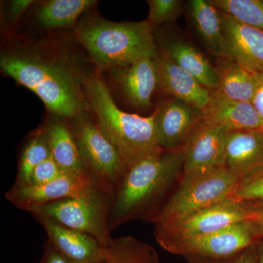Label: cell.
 <instances>
[{
	"label": "cell",
	"instance_id": "7402d4cb",
	"mask_svg": "<svg viewBox=\"0 0 263 263\" xmlns=\"http://www.w3.org/2000/svg\"><path fill=\"white\" fill-rule=\"evenodd\" d=\"M190 9L202 41L214 56L224 59V37L221 12L205 0H192Z\"/></svg>",
	"mask_w": 263,
	"mask_h": 263
},
{
	"label": "cell",
	"instance_id": "3957f363",
	"mask_svg": "<svg viewBox=\"0 0 263 263\" xmlns=\"http://www.w3.org/2000/svg\"><path fill=\"white\" fill-rule=\"evenodd\" d=\"M76 40L99 72L129 65L142 57L158 56L153 27L148 21L114 22L85 14L75 27Z\"/></svg>",
	"mask_w": 263,
	"mask_h": 263
},
{
	"label": "cell",
	"instance_id": "603a6c76",
	"mask_svg": "<svg viewBox=\"0 0 263 263\" xmlns=\"http://www.w3.org/2000/svg\"><path fill=\"white\" fill-rule=\"evenodd\" d=\"M215 69L218 76L216 90L233 100L252 101L257 84L255 74L227 59H220Z\"/></svg>",
	"mask_w": 263,
	"mask_h": 263
},
{
	"label": "cell",
	"instance_id": "e575fe53",
	"mask_svg": "<svg viewBox=\"0 0 263 263\" xmlns=\"http://www.w3.org/2000/svg\"><path fill=\"white\" fill-rule=\"evenodd\" d=\"M189 263H229V260H214V259H209L199 258L195 257H187L184 258Z\"/></svg>",
	"mask_w": 263,
	"mask_h": 263
},
{
	"label": "cell",
	"instance_id": "484cf974",
	"mask_svg": "<svg viewBox=\"0 0 263 263\" xmlns=\"http://www.w3.org/2000/svg\"><path fill=\"white\" fill-rule=\"evenodd\" d=\"M210 3L239 23L263 31L262 0H211Z\"/></svg>",
	"mask_w": 263,
	"mask_h": 263
},
{
	"label": "cell",
	"instance_id": "2e32d148",
	"mask_svg": "<svg viewBox=\"0 0 263 263\" xmlns=\"http://www.w3.org/2000/svg\"><path fill=\"white\" fill-rule=\"evenodd\" d=\"M202 112L204 122L229 133L262 129L260 117L252 102L227 98L217 90L211 91L210 100Z\"/></svg>",
	"mask_w": 263,
	"mask_h": 263
},
{
	"label": "cell",
	"instance_id": "d590c367",
	"mask_svg": "<svg viewBox=\"0 0 263 263\" xmlns=\"http://www.w3.org/2000/svg\"><path fill=\"white\" fill-rule=\"evenodd\" d=\"M258 263H263V240L259 243V260Z\"/></svg>",
	"mask_w": 263,
	"mask_h": 263
},
{
	"label": "cell",
	"instance_id": "f546056e",
	"mask_svg": "<svg viewBox=\"0 0 263 263\" xmlns=\"http://www.w3.org/2000/svg\"><path fill=\"white\" fill-rule=\"evenodd\" d=\"M34 3L32 0H13L10 1L5 13V22L9 25H14L21 17L27 12Z\"/></svg>",
	"mask_w": 263,
	"mask_h": 263
},
{
	"label": "cell",
	"instance_id": "8fae6325",
	"mask_svg": "<svg viewBox=\"0 0 263 263\" xmlns=\"http://www.w3.org/2000/svg\"><path fill=\"white\" fill-rule=\"evenodd\" d=\"M153 114L157 142L167 151L181 149L203 121L201 110L172 98L160 102Z\"/></svg>",
	"mask_w": 263,
	"mask_h": 263
},
{
	"label": "cell",
	"instance_id": "7c38bea8",
	"mask_svg": "<svg viewBox=\"0 0 263 263\" xmlns=\"http://www.w3.org/2000/svg\"><path fill=\"white\" fill-rule=\"evenodd\" d=\"M229 133L222 128L202 121L182 148L184 153L182 176L224 167Z\"/></svg>",
	"mask_w": 263,
	"mask_h": 263
},
{
	"label": "cell",
	"instance_id": "d6986e66",
	"mask_svg": "<svg viewBox=\"0 0 263 263\" xmlns=\"http://www.w3.org/2000/svg\"><path fill=\"white\" fill-rule=\"evenodd\" d=\"M98 2L95 0H48L34 10V22L45 30L76 27L78 22Z\"/></svg>",
	"mask_w": 263,
	"mask_h": 263
},
{
	"label": "cell",
	"instance_id": "9c48e42d",
	"mask_svg": "<svg viewBox=\"0 0 263 263\" xmlns=\"http://www.w3.org/2000/svg\"><path fill=\"white\" fill-rule=\"evenodd\" d=\"M259 240L247 220L196 238L178 240L162 246L170 253L183 257L229 260Z\"/></svg>",
	"mask_w": 263,
	"mask_h": 263
},
{
	"label": "cell",
	"instance_id": "30bf717a",
	"mask_svg": "<svg viewBox=\"0 0 263 263\" xmlns=\"http://www.w3.org/2000/svg\"><path fill=\"white\" fill-rule=\"evenodd\" d=\"M104 191L88 174H64L51 182L42 185H14L6 197L13 205L27 211L62 199L89 195Z\"/></svg>",
	"mask_w": 263,
	"mask_h": 263
},
{
	"label": "cell",
	"instance_id": "f1b7e54d",
	"mask_svg": "<svg viewBox=\"0 0 263 263\" xmlns=\"http://www.w3.org/2000/svg\"><path fill=\"white\" fill-rule=\"evenodd\" d=\"M66 174L60 168L53 157H50L34 170L30 185H42L51 182Z\"/></svg>",
	"mask_w": 263,
	"mask_h": 263
},
{
	"label": "cell",
	"instance_id": "277c9868",
	"mask_svg": "<svg viewBox=\"0 0 263 263\" xmlns=\"http://www.w3.org/2000/svg\"><path fill=\"white\" fill-rule=\"evenodd\" d=\"M84 92L88 106L98 120L97 124L117 148L126 169L164 150L156 137L154 114L141 117L121 110L100 72L90 74L85 82Z\"/></svg>",
	"mask_w": 263,
	"mask_h": 263
},
{
	"label": "cell",
	"instance_id": "7a4b0ae2",
	"mask_svg": "<svg viewBox=\"0 0 263 263\" xmlns=\"http://www.w3.org/2000/svg\"><path fill=\"white\" fill-rule=\"evenodd\" d=\"M184 153L162 150L145 157L126 169L112 195L108 214L110 230L127 221L148 216L182 176Z\"/></svg>",
	"mask_w": 263,
	"mask_h": 263
},
{
	"label": "cell",
	"instance_id": "d4e9b609",
	"mask_svg": "<svg viewBox=\"0 0 263 263\" xmlns=\"http://www.w3.org/2000/svg\"><path fill=\"white\" fill-rule=\"evenodd\" d=\"M51 156L46 128L33 135L24 146L19 162L18 177L15 185L27 186L34 170Z\"/></svg>",
	"mask_w": 263,
	"mask_h": 263
},
{
	"label": "cell",
	"instance_id": "ffe728a7",
	"mask_svg": "<svg viewBox=\"0 0 263 263\" xmlns=\"http://www.w3.org/2000/svg\"><path fill=\"white\" fill-rule=\"evenodd\" d=\"M162 51L204 87L210 91L217 89L218 76L215 67L190 43L182 39L171 40Z\"/></svg>",
	"mask_w": 263,
	"mask_h": 263
},
{
	"label": "cell",
	"instance_id": "4dcf8cb0",
	"mask_svg": "<svg viewBox=\"0 0 263 263\" xmlns=\"http://www.w3.org/2000/svg\"><path fill=\"white\" fill-rule=\"evenodd\" d=\"M249 209L248 219L254 233L259 240H263V206L257 204L245 202Z\"/></svg>",
	"mask_w": 263,
	"mask_h": 263
},
{
	"label": "cell",
	"instance_id": "52a82bcc",
	"mask_svg": "<svg viewBox=\"0 0 263 263\" xmlns=\"http://www.w3.org/2000/svg\"><path fill=\"white\" fill-rule=\"evenodd\" d=\"M70 127L88 174L112 197L126 170L120 154L87 116L72 120Z\"/></svg>",
	"mask_w": 263,
	"mask_h": 263
},
{
	"label": "cell",
	"instance_id": "5bb4252c",
	"mask_svg": "<svg viewBox=\"0 0 263 263\" xmlns=\"http://www.w3.org/2000/svg\"><path fill=\"white\" fill-rule=\"evenodd\" d=\"M221 15L224 59L236 62L252 73L263 74V31L239 23L222 12Z\"/></svg>",
	"mask_w": 263,
	"mask_h": 263
},
{
	"label": "cell",
	"instance_id": "5b68a950",
	"mask_svg": "<svg viewBox=\"0 0 263 263\" xmlns=\"http://www.w3.org/2000/svg\"><path fill=\"white\" fill-rule=\"evenodd\" d=\"M240 181L224 167L182 176L179 187L146 220L155 226L178 220L232 197Z\"/></svg>",
	"mask_w": 263,
	"mask_h": 263
},
{
	"label": "cell",
	"instance_id": "83f0119b",
	"mask_svg": "<svg viewBox=\"0 0 263 263\" xmlns=\"http://www.w3.org/2000/svg\"><path fill=\"white\" fill-rule=\"evenodd\" d=\"M232 198L240 202H263V171L241 180Z\"/></svg>",
	"mask_w": 263,
	"mask_h": 263
},
{
	"label": "cell",
	"instance_id": "8992f818",
	"mask_svg": "<svg viewBox=\"0 0 263 263\" xmlns=\"http://www.w3.org/2000/svg\"><path fill=\"white\" fill-rule=\"evenodd\" d=\"M111 196L103 191L62 199L38 206L28 212L34 217L51 219L67 227L91 235L104 247L111 245L108 214Z\"/></svg>",
	"mask_w": 263,
	"mask_h": 263
},
{
	"label": "cell",
	"instance_id": "44dd1931",
	"mask_svg": "<svg viewBox=\"0 0 263 263\" xmlns=\"http://www.w3.org/2000/svg\"><path fill=\"white\" fill-rule=\"evenodd\" d=\"M51 157L66 174H88L70 127L61 121H53L46 127Z\"/></svg>",
	"mask_w": 263,
	"mask_h": 263
},
{
	"label": "cell",
	"instance_id": "4fadbf2b",
	"mask_svg": "<svg viewBox=\"0 0 263 263\" xmlns=\"http://www.w3.org/2000/svg\"><path fill=\"white\" fill-rule=\"evenodd\" d=\"M158 57H142L110 71L112 79L128 103L138 110L150 108L154 93L158 89Z\"/></svg>",
	"mask_w": 263,
	"mask_h": 263
},
{
	"label": "cell",
	"instance_id": "836d02e7",
	"mask_svg": "<svg viewBox=\"0 0 263 263\" xmlns=\"http://www.w3.org/2000/svg\"><path fill=\"white\" fill-rule=\"evenodd\" d=\"M40 263H75L53 249L49 243L46 245L42 260Z\"/></svg>",
	"mask_w": 263,
	"mask_h": 263
},
{
	"label": "cell",
	"instance_id": "9a60e30c",
	"mask_svg": "<svg viewBox=\"0 0 263 263\" xmlns=\"http://www.w3.org/2000/svg\"><path fill=\"white\" fill-rule=\"evenodd\" d=\"M46 230L48 243L75 263H102L108 257L109 247L91 235L71 229L56 221L34 217Z\"/></svg>",
	"mask_w": 263,
	"mask_h": 263
},
{
	"label": "cell",
	"instance_id": "ac0fdd59",
	"mask_svg": "<svg viewBox=\"0 0 263 263\" xmlns=\"http://www.w3.org/2000/svg\"><path fill=\"white\" fill-rule=\"evenodd\" d=\"M158 89L164 94L193 105L200 110L206 107L211 91L204 87L191 74L176 65L163 51L157 59Z\"/></svg>",
	"mask_w": 263,
	"mask_h": 263
},
{
	"label": "cell",
	"instance_id": "ba28073f",
	"mask_svg": "<svg viewBox=\"0 0 263 263\" xmlns=\"http://www.w3.org/2000/svg\"><path fill=\"white\" fill-rule=\"evenodd\" d=\"M249 215L247 203L230 197L178 220L155 226L156 240L162 247L170 242L203 236L247 220Z\"/></svg>",
	"mask_w": 263,
	"mask_h": 263
},
{
	"label": "cell",
	"instance_id": "d6a6232c",
	"mask_svg": "<svg viewBox=\"0 0 263 263\" xmlns=\"http://www.w3.org/2000/svg\"><path fill=\"white\" fill-rule=\"evenodd\" d=\"M255 76L257 81V88L252 103L260 117L263 129V74H255Z\"/></svg>",
	"mask_w": 263,
	"mask_h": 263
},
{
	"label": "cell",
	"instance_id": "e0dca14e",
	"mask_svg": "<svg viewBox=\"0 0 263 263\" xmlns=\"http://www.w3.org/2000/svg\"><path fill=\"white\" fill-rule=\"evenodd\" d=\"M224 167L243 180L263 171V129L228 135Z\"/></svg>",
	"mask_w": 263,
	"mask_h": 263
},
{
	"label": "cell",
	"instance_id": "4316f807",
	"mask_svg": "<svg viewBox=\"0 0 263 263\" xmlns=\"http://www.w3.org/2000/svg\"><path fill=\"white\" fill-rule=\"evenodd\" d=\"M181 3L180 0H148L149 13L147 21L153 27L176 20L182 13Z\"/></svg>",
	"mask_w": 263,
	"mask_h": 263
},
{
	"label": "cell",
	"instance_id": "6da1fadb",
	"mask_svg": "<svg viewBox=\"0 0 263 263\" xmlns=\"http://www.w3.org/2000/svg\"><path fill=\"white\" fill-rule=\"evenodd\" d=\"M0 68L39 97L55 115L72 120L86 115L85 82L93 72L60 45L17 41L2 50Z\"/></svg>",
	"mask_w": 263,
	"mask_h": 263
},
{
	"label": "cell",
	"instance_id": "8d00e7d4",
	"mask_svg": "<svg viewBox=\"0 0 263 263\" xmlns=\"http://www.w3.org/2000/svg\"><path fill=\"white\" fill-rule=\"evenodd\" d=\"M250 203L257 204V205H262V206H263V202H250Z\"/></svg>",
	"mask_w": 263,
	"mask_h": 263
},
{
	"label": "cell",
	"instance_id": "1f68e13d",
	"mask_svg": "<svg viewBox=\"0 0 263 263\" xmlns=\"http://www.w3.org/2000/svg\"><path fill=\"white\" fill-rule=\"evenodd\" d=\"M259 243L242 251L233 258L230 259L229 263H258Z\"/></svg>",
	"mask_w": 263,
	"mask_h": 263
},
{
	"label": "cell",
	"instance_id": "cb8c5ba5",
	"mask_svg": "<svg viewBox=\"0 0 263 263\" xmlns=\"http://www.w3.org/2000/svg\"><path fill=\"white\" fill-rule=\"evenodd\" d=\"M102 263H160V260L152 246L132 236H123L113 240L108 257Z\"/></svg>",
	"mask_w": 263,
	"mask_h": 263
}]
</instances>
